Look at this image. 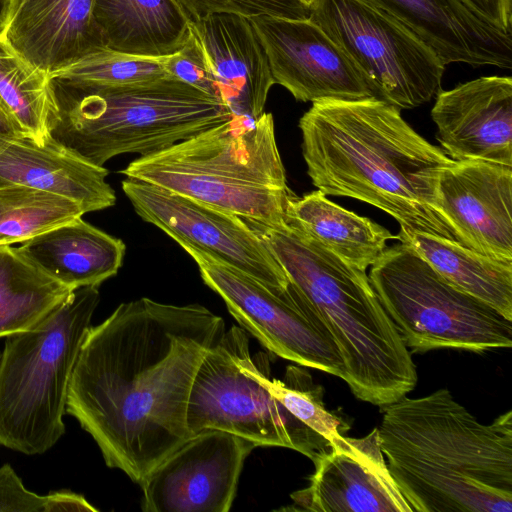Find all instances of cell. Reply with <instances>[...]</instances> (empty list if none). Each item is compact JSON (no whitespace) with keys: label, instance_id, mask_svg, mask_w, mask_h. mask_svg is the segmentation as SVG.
<instances>
[{"label":"cell","instance_id":"obj_1","mask_svg":"<svg viewBox=\"0 0 512 512\" xmlns=\"http://www.w3.org/2000/svg\"><path fill=\"white\" fill-rule=\"evenodd\" d=\"M225 332L203 305L143 297L90 327L69 384L66 412L91 435L105 463L139 485L189 437L197 370Z\"/></svg>","mask_w":512,"mask_h":512},{"label":"cell","instance_id":"obj_2","mask_svg":"<svg viewBox=\"0 0 512 512\" xmlns=\"http://www.w3.org/2000/svg\"><path fill=\"white\" fill-rule=\"evenodd\" d=\"M313 185L392 216L405 231L457 241L436 203V185L452 164L419 135L400 109L376 99L319 101L299 120Z\"/></svg>","mask_w":512,"mask_h":512},{"label":"cell","instance_id":"obj_3","mask_svg":"<svg viewBox=\"0 0 512 512\" xmlns=\"http://www.w3.org/2000/svg\"><path fill=\"white\" fill-rule=\"evenodd\" d=\"M379 437L412 512L512 511V411L477 420L449 390L384 406Z\"/></svg>","mask_w":512,"mask_h":512},{"label":"cell","instance_id":"obj_4","mask_svg":"<svg viewBox=\"0 0 512 512\" xmlns=\"http://www.w3.org/2000/svg\"><path fill=\"white\" fill-rule=\"evenodd\" d=\"M243 220L322 317L352 393L362 401L386 406L412 391L417 371L411 353L365 271L286 222Z\"/></svg>","mask_w":512,"mask_h":512},{"label":"cell","instance_id":"obj_5","mask_svg":"<svg viewBox=\"0 0 512 512\" xmlns=\"http://www.w3.org/2000/svg\"><path fill=\"white\" fill-rule=\"evenodd\" d=\"M218 210L266 224L285 222L288 187L271 113L231 119L120 171Z\"/></svg>","mask_w":512,"mask_h":512},{"label":"cell","instance_id":"obj_6","mask_svg":"<svg viewBox=\"0 0 512 512\" xmlns=\"http://www.w3.org/2000/svg\"><path fill=\"white\" fill-rule=\"evenodd\" d=\"M52 80L59 117L51 136L98 166L160 151L234 115L223 100L171 76L120 86Z\"/></svg>","mask_w":512,"mask_h":512},{"label":"cell","instance_id":"obj_7","mask_svg":"<svg viewBox=\"0 0 512 512\" xmlns=\"http://www.w3.org/2000/svg\"><path fill=\"white\" fill-rule=\"evenodd\" d=\"M99 286L74 290L33 328L6 337L0 356V445L43 454L65 433L69 384L100 300Z\"/></svg>","mask_w":512,"mask_h":512},{"label":"cell","instance_id":"obj_8","mask_svg":"<svg viewBox=\"0 0 512 512\" xmlns=\"http://www.w3.org/2000/svg\"><path fill=\"white\" fill-rule=\"evenodd\" d=\"M368 277L412 352L512 346V320L449 284L406 243L387 247Z\"/></svg>","mask_w":512,"mask_h":512},{"label":"cell","instance_id":"obj_9","mask_svg":"<svg viewBox=\"0 0 512 512\" xmlns=\"http://www.w3.org/2000/svg\"><path fill=\"white\" fill-rule=\"evenodd\" d=\"M248 333L231 326L202 360L190 392L187 427L192 436L222 430L255 446L295 450L314 461L329 442L309 428L264 386L260 374L269 364L266 353L250 352Z\"/></svg>","mask_w":512,"mask_h":512},{"label":"cell","instance_id":"obj_10","mask_svg":"<svg viewBox=\"0 0 512 512\" xmlns=\"http://www.w3.org/2000/svg\"><path fill=\"white\" fill-rule=\"evenodd\" d=\"M310 20L341 49L373 96L398 109L428 103L445 64L408 27L366 0H313Z\"/></svg>","mask_w":512,"mask_h":512},{"label":"cell","instance_id":"obj_11","mask_svg":"<svg viewBox=\"0 0 512 512\" xmlns=\"http://www.w3.org/2000/svg\"><path fill=\"white\" fill-rule=\"evenodd\" d=\"M184 250L240 327L269 352L344 379L342 358L330 331L295 284L289 280L286 286H270L201 251Z\"/></svg>","mask_w":512,"mask_h":512},{"label":"cell","instance_id":"obj_12","mask_svg":"<svg viewBox=\"0 0 512 512\" xmlns=\"http://www.w3.org/2000/svg\"><path fill=\"white\" fill-rule=\"evenodd\" d=\"M121 186L136 214L183 249L201 251L270 286L289 283L243 218L138 179L126 178Z\"/></svg>","mask_w":512,"mask_h":512},{"label":"cell","instance_id":"obj_13","mask_svg":"<svg viewBox=\"0 0 512 512\" xmlns=\"http://www.w3.org/2000/svg\"><path fill=\"white\" fill-rule=\"evenodd\" d=\"M255 444L208 429L190 436L140 484L145 512H228Z\"/></svg>","mask_w":512,"mask_h":512},{"label":"cell","instance_id":"obj_14","mask_svg":"<svg viewBox=\"0 0 512 512\" xmlns=\"http://www.w3.org/2000/svg\"><path fill=\"white\" fill-rule=\"evenodd\" d=\"M268 57L274 83L302 102L375 98L333 40L310 19H249Z\"/></svg>","mask_w":512,"mask_h":512},{"label":"cell","instance_id":"obj_15","mask_svg":"<svg viewBox=\"0 0 512 512\" xmlns=\"http://www.w3.org/2000/svg\"><path fill=\"white\" fill-rule=\"evenodd\" d=\"M313 462L309 485L291 494L295 510L412 512L389 472L378 427L361 438L339 436Z\"/></svg>","mask_w":512,"mask_h":512},{"label":"cell","instance_id":"obj_16","mask_svg":"<svg viewBox=\"0 0 512 512\" xmlns=\"http://www.w3.org/2000/svg\"><path fill=\"white\" fill-rule=\"evenodd\" d=\"M436 203L458 243L512 262V167L482 160L443 168Z\"/></svg>","mask_w":512,"mask_h":512},{"label":"cell","instance_id":"obj_17","mask_svg":"<svg viewBox=\"0 0 512 512\" xmlns=\"http://www.w3.org/2000/svg\"><path fill=\"white\" fill-rule=\"evenodd\" d=\"M436 138L453 161L512 167V78L483 76L440 90L431 110Z\"/></svg>","mask_w":512,"mask_h":512},{"label":"cell","instance_id":"obj_18","mask_svg":"<svg viewBox=\"0 0 512 512\" xmlns=\"http://www.w3.org/2000/svg\"><path fill=\"white\" fill-rule=\"evenodd\" d=\"M95 0H10L0 34L33 66L53 75L105 49L93 19Z\"/></svg>","mask_w":512,"mask_h":512},{"label":"cell","instance_id":"obj_19","mask_svg":"<svg viewBox=\"0 0 512 512\" xmlns=\"http://www.w3.org/2000/svg\"><path fill=\"white\" fill-rule=\"evenodd\" d=\"M408 27L445 64L512 67V33L464 0H366Z\"/></svg>","mask_w":512,"mask_h":512},{"label":"cell","instance_id":"obj_20","mask_svg":"<svg viewBox=\"0 0 512 512\" xmlns=\"http://www.w3.org/2000/svg\"><path fill=\"white\" fill-rule=\"evenodd\" d=\"M222 100L257 119L274 83L265 49L248 18L228 13L193 21Z\"/></svg>","mask_w":512,"mask_h":512},{"label":"cell","instance_id":"obj_21","mask_svg":"<svg viewBox=\"0 0 512 512\" xmlns=\"http://www.w3.org/2000/svg\"><path fill=\"white\" fill-rule=\"evenodd\" d=\"M109 171L52 136L44 144L16 138L0 153V186L19 184L67 198L84 213L112 207L116 194Z\"/></svg>","mask_w":512,"mask_h":512},{"label":"cell","instance_id":"obj_22","mask_svg":"<svg viewBox=\"0 0 512 512\" xmlns=\"http://www.w3.org/2000/svg\"><path fill=\"white\" fill-rule=\"evenodd\" d=\"M19 244L32 262L71 290L99 286L115 276L126 251L121 239L82 217Z\"/></svg>","mask_w":512,"mask_h":512},{"label":"cell","instance_id":"obj_23","mask_svg":"<svg viewBox=\"0 0 512 512\" xmlns=\"http://www.w3.org/2000/svg\"><path fill=\"white\" fill-rule=\"evenodd\" d=\"M93 19L104 48L148 58L179 51L193 30L178 0H95Z\"/></svg>","mask_w":512,"mask_h":512},{"label":"cell","instance_id":"obj_24","mask_svg":"<svg viewBox=\"0 0 512 512\" xmlns=\"http://www.w3.org/2000/svg\"><path fill=\"white\" fill-rule=\"evenodd\" d=\"M285 222L363 271L377 261L389 240L397 239L371 219L330 201L320 190L301 197L292 195L286 205Z\"/></svg>","mask_w":512,"mask_h":512},{"label":"cell","instance_id":"obj_25","mask_svg":"<svg viewBox=\"0 0 512 512\" xmlns=\"http://www.w3.org/2000/svg\"><path fill=\"white\" fill-rule=\"evenodd\" d=\"M408 244L443 279L512 320V262L471 250L447 238L400 229Z\"/></svg>","mask_w":512,"mask_h":512},{"label":"cell","instance_id":"obj_26","mask_svg":"<svg viewBox=\"0 0 512 512\" xmlns=\"http://www.w3.org/2000/svg\"><path fill=\"white\" fill-rule=\"evenodd\" d=\"M0 110L19 138L40 145L51 137L59 117L50 74L21 57L1 34Z\"/></svg>","mask_w":512,"mask_h":512},{"label":"cell","instance_id":"obj_27","mask_svg":"<svg viewBox=\"0 0 512 512\" xmlns=\"http://www.w3.org/2000/svg\"><path fill=\"white\" fill-rule=\"evenodd\" d=\"M73 291L18 247L0 246V338L33 328Z\"/></svg>","mask_w":512,"mask_h":512},{"label":"cell","instance_id":"obj_28","mask_svg":"<svg viewBox=\"0 0 512 512\" xmlns=\"http://www.w3.org/2000/svg\"><path fill=\"white\" fill-rule=\"evenodd\" d=\"M84 214L67 198L25 185L0 186V246L21 243Z\"/></svg>","mask_w":512,"mask_h":512},{"label":"cell","instance_id":"obj_29","mask_svg":"<svg viewBox=\"0 0 512 512\" xmlns=\"http://www.w3.org/2000/svg\"><path fill=\"white\" fill-rule=\"evenodd\" d=\"M269 373L268 364L260 374L262 383L292 415L329 443L345 434L348 427L326 409L323 389L313 381L306 367L288 366L282 380L270 379Z\"/></svg>","mask_w":512,"mask_h":512},{"label":"cell","instance_id":"obj_30","mask_svg":"<svg viewBox=\"0 0 512 512\" xmlns=\"http://www.w3.org/2000/svg\"><path fill=\"white\" fill-rule=\"evenodd\" d=\"M168 76L159 58L129 55L105 48L54 73L51 78L72 84L120 86Z\"/></svg>","mask_w":512,"mask_h":512},{"label":"cell","instance_id":"obj_31","mask_svg":"<svg viewBox=\"0 0 512 512\" xmlns=\"http://www.w3.org/2000/svg\"><path fill=\"white\" fill-rule=\"evenodd\" d=\"M0 511H98L82 495L68 490L38 495L28 490L10 464L0 467Z\"/></svg>","mask_w":512,"mask_h":512},{"label":"cell","instance_id":"obj_32","mask_svg":"<svg viewBox=\"0 0 512 512\" xmlns=\"http://www.w3.org/2000/svg\"><path fill=\"white\" fill-rule=\"evenodd\" d=\"M193 21L228 13L245 18L272 16L309 19L311 8L301 0H178Z\"/></svg>","mask_w":512,"mask_h":512},{"label":"cell","instance_id":"obj_33","mask_svg":"<svg viewBox=\"0 0 512 512\" xmlns=\"http://www.w3.org/2000/svg\"><path fill=\"white\" fill-rule=\"evenodd\" d=\"M159 59L163 68L171 77L222 100L220 90L194 27L191 36L179 51Z\"/></svg>","mask_w":512,"mask_h":512},{"label":"cell","instance_id":"obj_34","mask_svg":"<svg viewBox=\"0 0 512 512\" xmlns=\"http://www.w3.org/2000/svg\"><path fill=\"white\" fill-rule=\"evenodd\" d=\"M494 26L512 33V0H464Z\"/></svg>","mask_w":512,"mask_h":512},{"label":"cell","instance_id":"obj_35","mask_svg":"<svg viewBox=\"0 0 512 512\" xmlns=\"http://www.w3.org/2000/svg\"><path fill=\"white\" fill-rule=\"evenodd\" d=\"M16 138H19L0 110V153Z\"/></svg>","mask_w":512,"mask_h":512},{"label":"cell","instance_id":"obj_36","mask_svg":"<svg viewBox=\"0 0 512 512\" xmlns=\"http://www.w3.org/2000/svg\"><path fill=\"white\" fill-rule=\"evenodd\" d=\"M9 1L10 0H0V23L3 20Z\"/></svg>","mask_w":512,"mask_h":512},{"label":"cell","instance_id":"obj_37","mask_svg":"<svg viewBox=\"0 0 512 512\" xmlns=\"http://www.w3.org/2000/svg\"><path fill=\"white\" fill-rule=\"evenodd\" d=\"M301 1L310 7L313 0H301Z\"/></svg>","mask_w":512,"mask_h":512},{"label":"cell","instance_id":"obj_38","mask_svg":"<svg viewBox=\"0 0 512 512\" xmlns=\"http://www.w3.org/2000/svg\"><path fill=\"white\" fill-rule=\"evenodd\" d=\"M0 356H1V352H0Z\"/></svg>","mask_w":512,"mask_h":512}]
</instances>
